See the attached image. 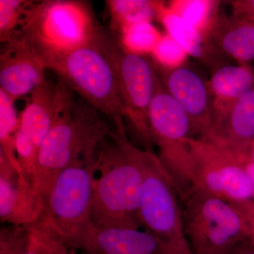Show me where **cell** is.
I'll list each match as a JSON object with an SVG mask.
<instances>
[{
	"label": "cell",
	"instance_id": "cell-1",
	"mask_svg": "<svg viewBox=\"0 0 254 254\" xmlns=\"http://www.w3.org/2000/svg\"><path fill=\"white\" fill-rule=\"evenodd\" d=\"M61 78L55 84V118L41 143L31 187L42 209V200L55 177L76 160L96 161L113 128L101 112L81 99Z\"/></svg>",
	"mask_w": 254,
	"mask_h": 254
},
{
	"label": "cell",
	"instance_id": "cell-2",
	"mask_svg": "<svg viewBox=\"0 0 254 254\" xmlns=\"http://www.w3.org/2000/svg\"><path fill=\"white\" fill-rule=\"evenodd\" d=\"M91 221L99 227L141 229V170L114 131L96 161Z\"/></svg>",
	"mask_w": 254,
	"mask_h": 254
},
{
	"label": "cell",
	"instance_id": "cell-3",
	"mask_svg": "<svg viewBox=\"0 0 254 254\" xmlns=\"http://www.w3.org/2000/svg\"><path fill=\"white\" fill-rule=\"evenodd\" d=\"M116 136L141 170L142 226L158 237L169 254H193L185 235L178 189L158 155L133 145L125 130Z\"/></svg>",
	"mask_w": 254,
	"mask_h": 254
},
{
	"label": "cell",
	"instance_id": "cell-4",
	"mask_svg": "<svg viewBox=\"0 0 254 254\" xmlns=\"http://www.w3.org/2000/svg\"><path fill=\"white\" fill-rule=\"evenodd\" d=\"M180 199L185 235L193 254H230L250 241L248 228L230 202L194 186Z\"/></svg>",
	"mask_w": 254,
	"mask_h": 254
},
{
	"label": "cell",
	"instance_id": "cell-5",
	"mask_svg": "<svg viewBox=\"0 0 254 254\" xmlns=\"http://www.w3.org/2000/svg\"><path fill=\"white\" fill-rule=\"evenodd\" d=\"M41 58L47 68L113 123L124 119L116 73L98 38L77 49Z\"/></svg>",
	"mask_w": 254,
	"mask_h": 254
},
{
	"label": "cell",
	"instance_id": "cell-6",
	"mask_svg": "<svg viewBox=\"0 0 254 254\" xmlns=\"http://www.w3.org/2000/svg\"><path fill=\"white\" fill-rule=\"evenodd\" d=\"M101 30L87 1L48 0L36 2L18 33L27 37L42 58L91 44Z\"/></svg>",
	"mask_w": 254,
	"mask_h": 254
},
{
	"label": "cell",
	"instance_id": "cell-7",
	"mask_svg": "<svg viewBox=\"0 0 254 254\" xmlns=\"http://www.w3.org/2000/svg\"><path fill=\"white\" fill-rule=\"evenodd\" d=\"M96 161L72 162L57 175L42 200L41 215L56 229L69 248L91 222Z\"/></svg>",
	"mask_w": 254,
	"mask_h": 254
},
{
	"label": "cell",
	"instance_id": "cell-8",
	"mask_svg": "<svg viewBox=\"0 0 254 254\" xmlns=\"http://www.w3.org/2000/svg\"><path fill=\"white\" fill-rule=\"evenodd\" d=\"M98 43L113 64L121 96L124 119L144 145L152 150L148 126V110L158 78L154 64L150 60L127 52L118 38L102 29Z\"/></svg>",
	"mask_w": 254,
	"mask_h": 254
},
{
	"label": "cell",
	"instance_id": "cell-9",
	"mask_svg": "<svg viewBox=\"0 0 254 254\" xmlns=\"http://www.w3.org/2000/svg\"><path fill=\"white\" fill-rule=\"evenodd\" d=\"M148 126L163 166L180 192L188 190L191 186L188 141L193 138V124L158 76L148 110Z\"/></svg>",
	"mask_w": 254,
	"mask_h": 254
},
{
	"label": "cell",
	"instance_id": "cell-10",
	"mask_svg": "<svg viewBox=\"0 0 254 254\" xmlns=\"http://www.w3.org/2000/svg\"><path fill=\"white\" fill-rule=\"evenodd\" d=\"M191 186L229 202L254 200V187L230 153L198 138L189 139Z\"/></svg>",
	"mask_w": 254,
	"mask_h": 254
},
{
	"label": "cell",
	"instance_id": "cell-11",
	"mask_svg": "<svg viewBox=\"0 0 254 254\" xmlns=\"http://www.w3.org/2000/svg\"><path fill=\"white\" fill-rule=\"evenodd\" d=\"M154 66L165 89L190 117L193 135H198V138H204L213 127L215 119L208 80L187 63L175 68H163L155 64Z\"/></svg>",
	"mask_w": 254,
	"mask_h": 254
},
{
	"label": "cell",
	"instance_id": "cell-12",
	"mask_svg": "<svg viewBox=\"0 0 254 254\" xmlns=\"http://www.w3.org/2000/svg\"><path fill=\"white\" fill-rule=\"evenodd\" d=\"M46 64L31 41L18 33L0 56V89L11 99L29 95L46 83Z\"/></svg>",
	"mask_w": 254,
	"mask_h": 254
},
{
	"label": "cell",
	"instance_id": "cell-13",
	"mask_svg": "<svg viewBox=\"0 0 254 254\" xmlns=\"http://www.w3.org/2000/svg\"><path fill=\"white\" fill-rule=\"evenodd\" d=\"M84 254H169L158 237L141 229L99 227L89 222L71 245Z\"/></svg>",
	"mask_w": 254,
	"mask_h": 254
},
{
	"label": "cell",
	"instance_id": "cell-14",
	"mask_svg": "<svg viewBox=\"0 0 254 254\" xmlns=\"http://www.w3.org/2000/svg\"><path fill=\"white\" fill-rule=\"evenodd\" d=\"M201 139L232 156L247 155L254 141V90L218 115Z\"/></svg>",
	"mask_w": 254,
	"mask_h": 254
},
{
	"label": "cell",
	"instance_id": "cell-15",
	"mask_svg": "<svg viewBox=\"0 0 254 254\" xmlns=\"http://www.w3.org/2000/svg\"><path fill=\"white\" fill-rule=\"evenodd\" d=\"M31 183L21 177L0 151V218L8 225H28L41 216Z\"/></svg>",
	"mask_w": 254,
	"mask_h": 254
},
{
	"label": "cell",
	"instance_id": "cell-16",
	"mask_svg": "<svg viewBox=\"0 0 254 254\" xmlns=\"http://www.w3.org/2000/svg\"><path fill=\"white\" fill-rule=\"evenodd\" d=\"M205 35L219 54L240 64L254 61V21L216 14Z\"/></svg>",
	"mask_w": 254,
	"mask_h": 254
},
{
	"label": "cell",
	"instance_id": "cell-17",
	"mask_svg": "<svg viewBox=\"0 0 254 254\" xmlns=\"http://www.w3.org/2000/svg\"><path fill=\"white\" fill-rule=\"evenodd\" d=\"M208 80L215 118L254 91V69L250 64H230L222 62L212 68Z\"/></svg>",
	"mask_w": 254,
	"mask_h": 254
},
{
	"label": "cell",
	"instance_id": "cell-18",
	"mask_svg": "<svg viewBox=\"0 0 254 254\" xmlns=\"http://www.w3.org/2000/svg\"><path fill=\"white\" fill-rule=\"evenodd\" d=\"M158 20L170 35L185 49L187 54L212 68L222 63L221 55L212 46L206 35L177 16L169 9L167 3L159 11Z\"/></svg>",
	"mask_w": 254,
	"mask_h": 254
},
{
	"label": "cell",
	"instance_id": "cell-19",
	"mask_svg": "<svg viewBox=\"0 0 254 254\" xmlns=\"http://www.w3.org/2000/svg\"><path fill=\"white\" fill-rule=\"evenodd\" d=\"M55 109V85L46 82L30 93L20 115V128L38 148L53 125Z\"/></svg>",
	"mask_w": 254,
	"mask_h": 254
},
{
	"label": "cell",
	"instance_id": "cell-20",
	"mask_svg": "<svg viewBox=\"0 0 254 254\" xmlns=\"http://www.w3.org/2000/svg\"><path fill=\"white\" fill-rule=\"evenodd\" d=\"M112 33L120 35L125 28L142 22L152 23L160 9L166 4L155 0H108L105 1Z\"/></svg>",
	"mask_w": 254,
	"mask_h": 254
},
{
	"label": "cell",
	"instance_id": "cell-21",
	"mask_svg": "<svg viewBox=\"0 0 254 254\" xmlns=\"http://www.w3.org/2000/svg\"><path fill=\"white\" fill-rule=\"evenodd\" d=\"M15 101L0 89V151L2 152L10 163L23 176L18 164L15 148V136L20 127V116H18Z\"/></svg>",
	"mask_w": 254,
	"mask_h": 254
},
{
	"label": "cell",
	"instance_id": "cell-22",
	"mask_svg": "<svg viewBox=\"0 0 254 254\" xmlns=\"http://www.w3.org/2000/svg\"><path fill=\"white\" fill-rule=\"evenodd\" d=\"M61 235L44 217L31 224L29 248L25 254H72Z\"/></svg>",
	"mask_w": 254,
	"mask_h": 254
},
{
	"label": "cell",
	"instance_id": "cell-23",
	"mask_svg": "<svg viewBox=\"0 0 254 254\" xmlns=\"http://www.w3.org/2000/svg\"><path fill=\"white\" fill-rule=\"evenodd\" d=\"M36 2L25 0H0V41H12L22 30Z\"/></svg>",
	"mask_w": 254,
	"mask_h": 254
},
{
	"label": "cell",
	"instance_id": "cell-24",
	"mask_svg": "<svg viewBox=\"0 0 254 254\" xmlns=\"http://www.w3.org/2000/svg\"><path fill=\"white\" fill-rule=\"evenodd\" d=\"M162 36L152 23L142 22L125 28L118 40L127 52L145 56L151 55Z\"/></svg>",
	"mask_w": 254,
	"mask_h": 254
},
{
	"label": "cell",
	"instance_id": "cell-25",
	"mask_svg": "<svg viewBox=\"0 0 254 254\" xmlns=\"http://www.w3.org/2000/svg\"><path fill=\"white\" fill-rule=\"evenodd\" d=\"M219 3L209 0H176L168 1L167 6L177 16L205 33L217 14Z\"/></svg>",
	"mask_w": 254,
	"mask_h": 254
},
{
	"label": "cell",
	"instance_id": "cell-26",
	"mask_svg": "<svg viewBox=\"0 0 254 254\" xmlns=\"http://www.w3.org/2000/svg\"><path fill=\"white\" fill-rule=\"evenodd\" d=\"M188 54L168 33L163 35L152 52L154 64L163 68H175L187 63Z\"/></svg>",
	"mask_w": 254,
	"mask_h": 254
},
{
	"label": "cell",
	"instance_id": "cell-27",
	"mask_svg": "<svg viewBox=\"0 0 254 254\" xmlns=\"http://www.w3.org/2000/svg\"><path fill=\"white\" fill-rule=\"evenodd\" d=\"M31 224L8 225L0 230V254H25L29 248Z\"/></svg>",
	"mask_w": 254,
	"mask_h": 254
},
{
	"label": "cell",
	"instance_id": "cell-28",
	"mask_svg": "<svg viewBox=\"0 0 254 254\" xmlns=\"http://www.w3.org/2000/svg\"><path fill=\"white\" fill-rule=\"evenodd\" d=\"M15 148L18 164L23 176L31 185L36 168L39 148L35 144L31 137L20 127L15 136Z\"/></svg>",
	"mask_w": 254,
	"mask_h": 254
},
{
	"label": "cell",
	"instance_id": "cell-29",
	"mask_svg": "<svg viewBox=\"0 0 254 254\" xmlns=\"http://www.w3.org/2000/svg\"><path fill=\"white\" fill-rule=\"evenodd\" d=\"M230 203L242 215L250 232V242L254 246V200H245Z\"/></svg>",
	"mask_w": 254,
	"mask_h": 254
},
{
	"label": "cell",
	"instance_id": "cell-30",
	"mask_svg": "<svg viewBox=\"0 0 254 254\" xmlns=\"http://www.w3.org/2000/svg\"><path fill=\"white\" fill-rule=\"evenodd\" d=\"M230 4L232 16L254 21V0H234Z\"/></svg>",
	"mask_w": 254,
	"mask_h": 254
},
{
	"label": "cell",
	"instance_id": "cell-31",
	"mask_svg": "<svg viewBox=\"0 0 254 254\" xmlns=\"http://www.w3.org/2000/svg\"><path fill=\"white\" fill-rule=\"evenodd\" d=\"M242 165L246 173L250 177L254 187V164L251 163L245 156L234 157Z\"/></svg>",
	"mask_w": 254,
	"mask_h": 254
},
{
	"label": "cell",
	"instance_id": "cell-32",
	"mask_svg": "<svg viewBox=\"0 0 254 254\" xmlns=\"http://www.w3.org/2000/svg\"><path fill=\"white\" fill-rule=\"evenodd\" d=\"M237 254H254V246L250 241L246 242L237 249Z\"/></svg>",
	"mask_w": 254,
	"mask_h": 254
},
{
	"label": "cell",
	"instance_id": "cell-33",
	"mask_svg": "<svg viewBox=\"0 0 254 254\" xmlns=\"http://www.w3.org/2000/svg\"><path fill=\"white\" fill-rule=\"evenodd\" d=\"M242 156H245L247 160H250L251 163L254 164V141L250 145L247 155H242Z\"/></svg>",
	"mask_w": 254,
	"mask_h": 254
},
{
	"label": "cell",
	"instance_id": "cell-34",
	"mask_svg": "<svg viewBox=\"0 0 254 254\" xmlns=\"http://www.w3.org/2000/svg\"><path fill=\"white\" fill-rule=\"evenodd\" d=\"M237 249L236 250H235V251H234L233 252H232V253L230 254H237Z\"/></svg>",
	"mask_w": 254,
	"mask_h": 254
},
{
	"label": "cell",
	"instance_id": "cell-35",
	"mask_svg": "<svg viewBox=\"0 0 254 254\" xmlns=\"http://www.w3.org/2000/svg\"><path fill=\"white\" fill-rule=\"evenodd\" d=\"M75 252H76V251L73 250L72 254H75Z\"/></svg>",
	"mask_w": 254,
	"mask_h": 254
}]
</instances>
